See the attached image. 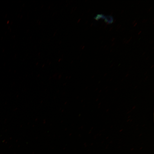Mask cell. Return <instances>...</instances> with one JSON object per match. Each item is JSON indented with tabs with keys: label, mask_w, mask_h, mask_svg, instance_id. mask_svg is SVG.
<instances>
[{
	"label": "cell",
	"mask_w": 154,
	"mask_h": 154,
	"mask_svg": "<svg viewBox=\"0 0 154 154\" xmlns=\"http://www.w3.org/2000/svg\"><path fill=\"white\" fill-rule=\"evenodd\" d=\"M116 20L115 19L114 21H113V23H114L116 21Z\"/></svg>",
	"instance_id": "52a82bcc"
},
{
	"label": "cell",
	"mask_w": 154,
	"mask_h": 154,
	"mask_svg": "<svg viewBox=\"0 0 154 154\" xmlns=\"http://www.w3.org/2000/svg\"><path fill=\"white\" fill-rule=\"evenodd\" d=\"M141 31H140V32L138 33V35L140 34L141 33Z\"/></svg>",
	"instance_id": "9c48e42d"
},
{
	"label": "cell",
	"mask_w": 154,
	"mask_h": 154,
	"mask_svg": "<svg viewBox=\"0 0 154 154\" xmlns=\"http://www.w3.org/2000/svg\"><path fill=\"white\" fill-rule=\"evenodd\" d=\"M135 21H136V20L134 21L132 23V24H134L135 23Z\"/></svg>",
	"instance_id": "8992f818"
},
{
	"label": "cell",
	"mask_w": 154,
	"mask_h": 154,
	"mask_svg": "<svg viewBox=\"0 0 154 154\" xmlns=\"http://www.w3.org/2000/svg\"><path fill=\"white\" fill-rule=\"evenodd\" d=\"M152 8V7H151L150 8V9H149V11H148V12H149V11L151 10V9Z\"/></svg>",
	"instance_id": "ba28073f"
},
{
	"label": "cell",
	"mask_w": 154,
	"mask_h": 154,
	"mask_svg": "<svg viewBox=\"0 0 154 154\" xmlns=\"http://www.w3.org/2000/svg\"><path fill=\"white\" fill-rule=\"evenodd\" d=\"M119 26V25H117V27H118V26Z\"/></svg>",
	"instance_id": "5bb4252c"
},
{
	"label": "cell",
	"mask_w": 154,
	"mask_h": 154,
	"mask_svg": "<svg viewBox=\"0 0 154 154\" xmlns=\"http://www.w3.org/2000/svg\"><path fill=\"white\" fill-rule=\"evenodd\" d=\"M153 42V41H152L151 44Z\"/></svg>",
	"instance_id": "2e32d148"
},
{
	"label": "cell",
	"mask_w": 154,
	"mask_h": 154,
	"mask_svg": "<svg viewBox=\"0 0 154 154\" xmlns=\"http://www.w3.org/2000/svg\"><path fill=\"white\" fill-rule=\"evenodd\" d=\"M137 24V23H135V24L133 25V26L134 27H135L136 25Z\"/></svg>",
	"instance_id": "5b68a950"
},
{
	"label": "cell",
	"mask_w": 154,
	"mask_h": 154,
	"mask_svg": "<svg viewBox=\"0 0 154 154\" xmlns=\"http://www.w3.org/2000/svg\"><path fill=\"white\" fill-rule=\"evenodd\" d=\"M107 25H106V26H105V27L104 29H105L106 28Z\"/></svg>",
	"instance_id": "8fae6325"
},
{
	"label": "cell",
	"mask_w": 154,
	"mask_h": 154,
	"mask_svg": "<svg viewBox=\"0 0 154 154\" xmlns=\"http://www.w3.org/2000/svg\"><path fill=\"white\" fill-rule=\"evenodd\" d=\"M145 19H144L143 20V21L142 22H143V23L144 22V21H145Z\"/></svg>",
	"instance_id": "7c38bea8"
},
{
	"label": "cell",
	"mask_w": 154,
	"mask_h": 154,
	"mask_svg": "<svg viewBox=\"0 0 154 154\" xmlns=\"http://www.w3.org/2000/svg\"><path fill=\"white\" fill-rule=\"evenodd\" d=\"M106 46V45L105 47H104V48H105Z\"/></svg>",
	"instance_id": "ac0fdd59"
},
{
	"label": "cell",
	"mask_w": 154,
	"mask_h": 154,
	"mask_svg": "<svg viewBox=\"0 0 154 154\" xmlns=\"http://www.w3.org/2000/svg\"><path fill=\"white\" fill-rule=\"evenodd\" d=\"M106 16H105L104 15L102 14L101 19H105Z\"/></svg>",
	"instance_id": "3957f363"
},
{
	"label": "cell",
	"mask_w": 154,
	"mask_h": 154,
	"mask_svg": "<svg viewBox=\"0 0 154 154\" xmlns=\"http://www.w3.org/2000/svg\"><path fill=\"white\" fill-rule=\"evenodd\" d=\"M114 39H115V38H113L112 39V41H113Z\"/></svg>",
	"instance_id": "277c9868"
},
{
	"label": "cell",
	"mask_w": 154,
	"mask_h": 154,
	"mask_svg": "<svg viewBox=\"0 0 154 154\" xmlns=\"http://www.w3.org/2000/svg\"><path fill=\"white\" fill-rule=\"evenodd\" d=\"M112 50H110V52H111L112 51Z\"/></svg>",
	"instance_id": "e0dca14e"
},
{
	"label": "cell",
	"mask_w": 154,
	"mask_h": 154,
	"mask_svg": "<svg viewBox=\"0 0 154 154\" xmlns=\"http://www.w3.org/2000/svg\"><path fill=\"white\" fill-rule=\"evenodd\" d=\"M113 17L110 15L106 16L104 19L105 22L106 23H108V24L113 23Z\"/></svg>",
	"instance_id": "6da1fadb"
},
{
	"label": "cell",
	"mask_w": 154,
	"mask_h": 154,
	"mask_svg": "<svg viewBox=\"0 0 154 154\" xmlns=\"http://www.w3.org/2000/svg\"><path fill=\"white\" fill-rule=\"evenodd\" d=\"M102 14H98L97 16L94 17L96 20H98L99 19L101 18Z\"/></svg>",
	"instance_id": "7a4b0ae2"
},
{
	"label": "cell",
	"mask_w": 154,
	"mask_h": 154,
	"mask_svg": "<svg viewBox=\"0 0 154 154\" xmlns=\"http://www.w3.org/2000/svg\"><path fill=\"white\" fill-rule=\"evenodd\" d=\"M123 10L121 12V13H122L123 12Z\"/></svg>",
	"instance_id": "9a60e30c"
},
{
	"label": "cell",
	"mask_w": 154,
	"mask_h": 154,
	"mask_svg": "<svg viewBox=\"0 0 154 154\" xmlns=\"http://www.w3.org/2000/svg\"><path fill=\"white\" fill-rule=\"evenodd\" d=\"M112 27H111L110 28V31H111V29H112Z\"/></svg>",
	"instance_id": "4fadbf2b"
},
{
	"label": "cell",
	"mask_w": 154,
	"mask_h": 154,
	"mask_svg": "<svg viewBox=\"0 0 154 154\" xmlns=\"http://www.w3.org/2000/svg\"><path fill=\"white\" fill-rule=\"evenodd\" d=\"M114 44H115V42L113 43H112V46H113V45Z\"/></svg>",
	"instance_id": "30bf717a"
}]
</instances>
